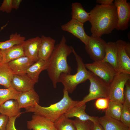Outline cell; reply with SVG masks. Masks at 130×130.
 Here are the masks:
<instances>
[{"mask_svg":"<svg viewBox=\"0 0 130 130\" xmlns=\"http://www.w3.org/2000/svg\"><path fill=\"white\" fill-rule=\"evenodd\" d=\"M89 13L91 36L101 37L111 33L116 28L118 19L113 3L108 6L97 4Z\"/></svg>","mask_w":130,"mask_h":130,"instance_id":"1","label":"cell"},{"mask_svg":"<svg viewBox=\"0 0 130 130\" xmlns=\"http://www.w3.org/2000/svg\"><path fill=\"white\" fill-rule=\"evenodd\" d=\"M65 37L63 35L60 43L55 46L49 59L47 70L54 88H56L60 74H70L72 69L67 62V58L72 52L73 47L67 45Z\"/></svg>","mask_w":130,"mask_h":130,"instance_id":"2","label":"cell"},{"mask_svg":"<svg viewBox=\"0 0 130 130\" xmlns=\"http://www.w3.org/2000/svg\"><path fill=\"white\" fill-rule=\"evenodd\" d=\"M63 92V97L58 102L47 107L42 106L37 104L33 107L25 108L26 112H33L34 114L43 116L54 123L79 101L72 99L68 91L64 89Z\"/></svg>","mask_w":130,"mask_h":130,"instance_id":"3","label":"cell"},{"mask_svg":"<svg viewBox=\"0 0 130 130\" xmlns=\"http://www.w3.org/2000/svg\"><path fill=\"white\" fill-rule=\"evenodd\" d=\"M72 52L77 62V72L73 75L62 73L59 79V82L62 83L64 86V89L70 93L73 91L78 84L88 80L91 74L87 70L82 58L78 54L73 47Z\"/></svg>","mask_w":130,"mask_h":130,"instance_id":"4","label":"cell"},{"mask_svg":"<svg viewBox=\"0 0 130 130\" xmlns=\"http://www.w3.org/2000/svg\"><path fill=\"white\" fill-rule=\"evenodd\" d=\"M88 80L90 83L89 93L82 100L79 101L76 105L86 104L95 99L108 97L110 84L92 73Z\"/></svg>","mask_w":130,"mask_h":130,"instance_id":"5","label":"cell"},{"mask_svg":"<svg viewBox=\"0 0 130 130\" xmlns=\"http://www.w3.org/2000/svg\"><path fill=\"white\" fill-rule=\"evenodd\" d=\"M84 65L89 71L109 84L117 73L111 65L103 60Z\"/></svg>","mask_w":130,"mask_h":130,"instance_id":"6","label":"cell"},{"mask_svg":"<svg viewBox=\"0 0 130 130\" xmlns=\"http://www.w3.org/2000/svg\"><path fill=\"white\" fill-rule=\"evenodd\" d=\"M130 79V74L117 72L110 84L108 98L110 100L118 102L123 104L124 92L125 84Z\"/></svg>","mask_w":130,"mask_h":130,"instance_id":"7","label":"cell"},{"mask_svg":"<svg viewBox=\"0 0 130 130\" xmlns=\"http://www.w3.org/2000/svg\"><path fill=\"white\" fill-rule=\"evenodd\" d=\"M87 44L85 48L90 58L94 61L103 60L105 55L107 42L100 37L88 35Z\"/></svg>","mask_w":130,"mask_h":130,"instance_id":"8","label":"cell"},{"mask_svg":"<svg viewBox=\"0 0 130 130\" xmlns=\"http://www.w3.org/2000/svg\"><path fill=\"white\" fill-rule=\"evenodd\" d=\"M116 9L118 21L115 29L123 31L129 27L130 19V4L127 0H115L114 3Z\"/></svg>","mask_w":130,"mask_h":130,"instance_id":"9","label":"cell"},{"mask_svg":"<svg viewBox=\"0 0 130 130\" xmlns=\"http://www.w3.org/2000/svg\"><path fill=\"white\" fill-rule=\"evenodd\" d=\"M84 24L72 19L67 23L62 25L61 28L62 30L72 34L86 45L88 42V35L84 30Z\"/></svg>","mask_w":130,"mask_h":130,"instance_id":"10","label":"cell"},{"mask_svg":"<svg viewBox=\"0 0 130 130\" xmlns=\"http://www.w3.org/2000/svg\"><path fill=\"white\" fill-rule=\"evenodd\" d=\"M116 42L117 48L118 72L130 74V57L125 50L126 42L121 39H118Z\"/></svg>","mask_w":130,"mask_h":130,"instance_id":"11","label":"cell"},{"mask_svg":"<svg viewBox=\"0 0 130 130\" xmlns=\"http://www.w3.org/2000/svg\"><path fill=\"white\" fill-rule=\"evenodd\" d=\"M36 83L26 73L14 74L11 85L17 91L23 92L34 89Z\"/></svg>","mask_w":130,"mask_h":130,"instance_id":"12","label":"cell"},{"mask_svg":"<svg viewBox=\"0 0 130 130\" xmlns=\"http://www.w3.org/2000/svg\"><path fill=\"white\" fill-rule=\"evenodd\" d=\"M27 127L30 130H56L54 122L43 116L34 114L31 120L27 121Z\"/></svg>","mask_w":130,"mask_h":130,"instance_id":"13","label":"cell"},{"mask_svg":"<svg viewBox=\"0 0 130 130\" xmlns=\"http://www.w3.org/2000/svg\"><path fill=\"white\" fill-rule=\"evenodd\" d=\"M41 39V37L37 36L25 40L22 43L25 56L34 62L39 58L38 53Z\"/></svg>","mask_w":130,"mask_h":130,"instance_id":"14","label":"cell"},{"mask_svg":"<svg viewBox=\"0 0 130 130\" xmlns=\"http://www.w3.org/2000/svg\"><path fill=\"white\" fill-rule=\"evenodd\" d=\"M86 104L80 105H76L70 109L63 115L67 118L75 117L79 120L84 121L89 120L93 123L98 122V117L91 116L86 113Z\"/></svg>","mask_w":130,"mask_h":130,"instance_id":"15","label":"cell"},{"mask_svg":"<svg viewBox=\"0 0 130 130\" xmlns=\"http://www.w3.org/2000/svg\"><path fill=\"white\" fill-rule=\"evenodd\" d=\"M38 56L39 58L45 60H48L55 47V40L50 37L42 35L41 37Z\"/></svg>","mask_w":130,"mask_h":130,"instance_id":"16","label":"cell"},{"mask_svg":"<svg viewBox=\"0 0 130 130\" xmlns=\"http://www.w3.org/2000/svg\"><path fill=\"white\" fill-rule=\"evenodd\" d=\"M17 100L20 109H25L34 106L39 103V97L34 89L26 91L21 92Z\"/></svg>","mask_w":130,"mask_h":130,"instance_id":"17","label":"cell"},{"mask_svg":"<svg viewBox=\"0 0 130 130\" xmlns=\"http://www.w3.org/2000/svg\"><path fill=\"white\" fill-rule=\"evenodd\" d=\"M35 62L28 57L24 56L13 60L8 65L14 74H26L28 69Z\"/></svg>","mask_w":130,"mask_h":130,"instance_id":"18","label":"cell"},{"mask_svg":"<svg viewBox=\"0 0 130 130\" xmlns=\"http://www.w3.org/2000/svg\"><path fill=\"white\" fill-rule=\"evenodd\" d=\"M98 122L104 130H130L120 120L106 115L98 117Z\"/></svg>","mask_w":130,"mask_h":130,"instance_id":"19","label":"cell"},{"mask_svg":"<svg viewBox=\"0 0 130 130\" xmlns=\"http://www.w3.org/2000/svg\"><path fill=\"white\" fill-rule=\"evenodd\" d=\"M1 50L2 56L1 64L7 63L15 59L25 56L22 43Z\"/></svg>","mask_w":130,"mask_h":130,"instance_id":"20","label":"cell"},{"mask_svg":"<svg viewBox=\"0 0 130 130\" xmlns=\"http://www.w3.org/2000/svg\"><path fill=\"white\" fill-rule=\"evenodd\" d=\"M117 48L116 42L107 43L105 49V55L103 61L111 65L116 72H118Z\"/></svg>","mask_w":130,"mask_h":130,"instance_id":"21","label":"cell"},{"mask_svg":"<svg viewBox=\"0 0 130 130\" xmlns=\"http://www.w3.org/2000/svg\"><path fill=\"white\" fill-rule=\"evenodd\" d=\"M49 64V59L45 60L39 58L27 69L26 73L36 83L38 82L39 75L43 71L47 70Z\"/></svg>","mask_w":130,"mask_h":130,"instance_id":"22","label":"cell"},{"mask_svg":"<svg viewBox=\"0 0 130 130\" xmlns=\"http://www.w3.org/2000/svg\"><path fill=\"white\" fill-rule=\"evenodd\" d=\"M20 109L17 100L10 99L0 106V113L11 118L20 116Z\"/></svg>","mask_w":130,"mask_h":130,"instance_id":"23","label":"cell"},{"mask_svg":"<svg viewBox=\"0 0 130 130\" xmlns=\"http://www.w3.org/2000/svg\"><path fill=\"white\" fill-rule=\"evenodd\" d=\"M72 19L75 20L84 24L89 21L90 18L89 12H86L81 3H72Z\"/></svg>","mask_w":130,"mask_h":130,"instance_id":"24","label":"cell"},{"mask_svg":"<svg viewBox=\"0 0 130 130\" xmlns=\"http://www.w3.org/2000/svg\"><path fill=\"white\" fill-rule=\"evenodd\" d=\"M14 74L8 63L0 64V85L6 88L10 87Z\"/></svg>","mask_w":130,"mask_h":130,"instance_id":"25","label":"cell"},{"mask_svg":"<svg viewBox=\"0 0 130 130\" xmlns=\"http://www.w3.org/2000/svg\"><path fill=\"white\" fill-rule=\"evenodd\" d=\"M123 107V104L120 102L110 100L108 107L106 110L105 115L120 120Z\"/></svg>","mask_w":130,"mask_h":130,"instance_id":"26","label":"cell"},{"mask_svg":"<svg viewBox=\"0 0 130 130\" xmlns=\"http://www.w3.org/2000/svg\"><path fill=\"white\" fill-rule=\"evenodd\" d=\"M25 37L16 32L11 34L9 39L6 41H0V50L8 49L16 45L21 44L25 40Z\"/></svg>","mask_w":130,"mask_h":130,"instance_id":"27","label":"cell"},{"mask_svg":"<svg viewBox=\"0 0 130 130\" xmlns=\"http://www.w3.org/2000/svg\"><path fill=\"white\" fill-rule=\"evenodd\" d=\"M21 92L17 91L11 86L6 89H0V106L9 100H17Z\"/></svg>","mask_w":130,"mask_h":130,"instance_id":"28","label":"cell"},{"mask_svg":"<svg viewBox=\"0 0 130 130\" xmlns=\"http://www.w3.org/2000/svg\"><path fill=\"white\" fill-rule=\"evenodd\" d=\"M56 130H76L74 120L63 115L54 122Z\"/></svg>","mask_w":130,"mask_h":130,"instance_id":"29","label":"cell"},{"mask_svg":"<svg viewBox=\"0 0 130 130\" xmlns=\"http://www.w3.org/2000/svg\"><path fill=\"white\" fill-rule=\"evenodd\" d=\"M74 122L76 130H93V123L87 120L83 121L76 118Z\"/></svg>","mask_w":130,"mask_h":130,"instance_id":"30","label":"cell"},{"mask_svg":"<svg viewBox=\"0 0 130 130\" xmlns=\"http://www.w3.org/2000/svg\"><path fill=\"white\" fill-rule=\"evenodd\" d=\"M120 120L125 126L130 128V108L123 104Z\"/></svg>","mask_w":130,"mask_h":130,"instance_id":"31","label":"cell"},{"mask_svg":"<svg viewBox=\"0 0 130 130\" xmlns=\"http://www.w3.org/2000/svg\"><path fill=\"white\" fill-rule=\"evenodd\" d=\"M123 104L130 108V79L126 83L124 92Z\"/></svg>","mask_w":130,"mask_h":130,"instance_id":"32","label":"cell"},{"mask_svg":"<svg viewBox=\"0 0 130 130\" xmlns=\"http://www.w3.org/2000/svg\"><path fill=\"white\" fill-rule=\"evenodd\" d=\"M96 99L95 105L97 109L100 110H106L107 109L110 101L108 97L99 98Z\"/></svg>","mask_w":130,"mask_h":130,"instance_id":"33","label":"cell"},{"mask_svg":"<svg viewBox=\"0 0 130 130\" xmlns=\"http://www.w3.org/2000/svg\"><path fill=\"white\" fill-rule=\"evenodd\" d=\"M12 0H4L0 6V11L7 13L11 12L13 9L12 7Z\"/></svg>","mask_w":130,"mask_h":130,"instance_id":"34","label":"cell"},{"mask_svg":"<svg viewBox=\"0 0 130 130\" xmlns=\"http://www.w3.org/2000/svg\"><path fill=\"white\" fill-rule=\"evenodd\" d=\"M20 116L9 118L6 126V130H18L15 126V122L16 118Z\"/></svg>","mask_w":130,"mask_h":130,"instance_id":"35","label":"cell"},{"mask_svg":"<svg viewBox=\"0 0 130 130\" xmlns=\"http://www.w3.org/2000/svg\"><path fill=\"white\" fill-rule=\"evenodd\" d=\"M9 119L6 116L0 114V130H6V126Z\"/></svg>","mask_w":130,"mask_h":130,"instance_id":"36","label":"cell"},{"mask_svg":"<svg viewBox=\"0 0 130 130\" xmlns=\"http://www.w3.org/2000/svg\"><path fill=\"white\" fill-rule=\"evenodd\" d=\"M114 1L113 0H97L96 2L102 5L108 6L112 4Z\"/></svg>","mask_w":130,"mask_h":130,"instance_id":"37","label":"cell"},{"mask_svg":"<svg viewBox=\"0 0 130 130\" xmlns=\"http://www.w3.org/2000/svg\"><path fill=\"white\" fill-rule=\"evenodd\" d=\"M22 1V0H12V9H18Z\"/></svg>","mask_w":130,"mask_h":130,"instance_id":"38","label":"cell"},{"mask_svg":"<svg viewBox=\"0 0 130 130\" xmlns=\"http://www.w3.org/2000/svg\"><path fill=\"white\" fill-rule=\"evenodd\" d=\"M93 130H104L98 122L93 123Z\"/></svg>","mask_w":130,"mask_h":130,"instance_id":"39","label":"cell"},{"mask_svg":"<svg viewBox=\"0 0 130 130\" xmlns=\"http://www.w3.org/2000/svg\"><path fill=\"white\" fill-rule=\"evenodd\" d=\"M125 50L127 53L130 57V44L129 42H126L125 47Z\"/></svg>","mask_w":130,"mask_h":130,"instance_id":"40","label":"cell"},{"mask_svg":"<svg viewBox=\"0 0 130 130\" xmlns=\"http://www.w3.org/2000/svg\"><path fill=\"white\" fill-rule=\"evenodd\" d=\"M2 58V54L1 50H0V64H1Z\"/></svg>","mask_w":130,"mask_h":130,"instance_id":"41","label":"cell"},{"mask_svg":"<svg viewBox=\"0 0 130 130\" xmlns=\"http://www.w3.org/2000/svg\"><path fill=\"white\" fill-rule=\"evenodd\" d=\"M8 22L7 23H6L5 25L2 26L0 28V32L1 31L4 29V28L5 27L8 25Z\"/></svg>","mask_w":130,"mask_h":130,"instance_id":"42","label":"cell"},{"mask_svg":"<svg viewBox=\"0 0 130 130\" xmlns=\"http://www.w3.org/2000/svg\"></svg>","mask_w":130,"mask_h":130,"instance_id":"43","label":"cell"}]
</instances>
